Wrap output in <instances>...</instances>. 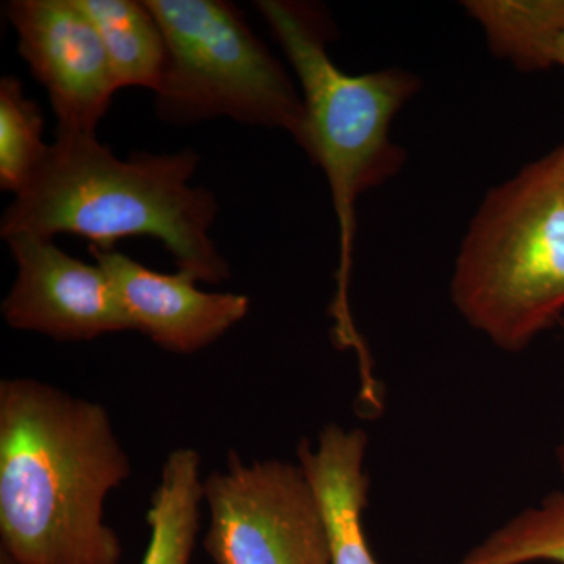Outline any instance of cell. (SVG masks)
Listing matches in <instances>:
<instances>
[{"label": "cell", "mask_w": 564, "mask_h": 564, "mask_svg": "<svg viewBox=\"0 0 564 564\" xmlns=\"http://www.w3.org/2000/svg\"><path fill=\"white\" fill-rule=\"evenodd\" d=\"M556 158H558L560 166H562V170L564 172V144L562 147L556 148L555 150Z\"/></svg>", "instance_id": "obj_18"}, {"label": "cell", "mask_w": 564, "mask_h": 564, "mask_svg": "<svg viewBox=\"0 0 564 564\" xmlns=\"http://www.w3.org/2000/svg\"><path fill=\"white\" fill-rule=\"evenodd\" d=\"M209 529L203 547L215 564H332L325 518L300 464L245 462L204 480Z\"/></svg>", "instance_id": "obj_6"}, {"label": "cell", "mask_w": 564, "mask_h": 564, "mask_svg": "<svg viewBox=\"0 0 564 564\" xmlns=\"http://www.w3.org/2000/svg\"><path fill=\"white\" fill-rule=\"evenodd\" d=\"M0 564H17L13 562V560L10 558L9 555L3 554V552H0Z\"/></svg>", "instance_id": "obj_19"}, {"label": "cell", "mask_w": 564, "mask_h": 564, "mask_svg": "<svg viewBox=\"0 0 564 564\" xmlns=\"http://www.w3.org/2000/svg\"><path fill=\"white\" fill-rule=\"evenodd\" d=\"M6 242L17 278L0 311L11 328L61 343L132 332L117 289L98 262L80 261L35 234H17Z\"/></svg>", "instance_id": "obj_8"}, {"label": "cell", "mask_w": 564, "mask_h": 564, "mask_svg": "<svg viewBox=\"0 0 564 564\" xmlns=\"http://www.w3.org/2000/svg\"><path fill=\"white\" fill-rule=\"evenodd\" d=\"M101 36L118 88L154 93L166 65L165 36L144 0H76Z\"/></svg>", "instance_id": "obj_13"}, {"label": "cell", "mask_w": 564, "mask_h": 564, "mask_svg": "<svg viewBox=\"0 0 564 564\" xmlns=\"http://www.w3.org/2000/svg\"><path fill=\"white\" fill-rule=\"evenodd\" d=\"M202 456L181 447L166 456L161 481L152 492L147 522L150 544L140 564H191L202 529Z\"/></svg>", "instance_id": "obj_11"}, {"label": "cell", "mask_w": 564, "mask_h": 564, "mask_svg": "<svg viewBox=\"0 0 564 564\" xmlns=\"http://www.w3.org/2000/svg\"><path fill=\"white\" fill-rule=\"evenodd\" d=\"M132 474L101 403L0 381V552L17 564H121L106 500Z\"/></svg>", "instance_id": "obj_1"}, {"label": "cell", "mask_w": 564, "mask_h": 564, "mask_svg": "<svg viewBox=\"0 0 564 564\" xmlns=\"http://www.w3.org/2000/svg\"><path fill=\"white\" fill-rule=\"evenodd\" d=\"M161 25L166 65L155 96L162 121L191 126L215 118L281 129L299 141L302 95L226 0H144Z\"/></svg>", "instance_id": "obj_5"}, {"label": "cell", "mask_w": 564, "mask_h": 564, "mask_svg": "<svg viewBox=\"0 0 564 564\" xmlns=\"http://www.w3.org/2000/svg\"><path fill=\"white\" fill-rule=\"evenodd\" d=\"M256 9L299 77L304 122L296 143L321 166L332 188L340 242L334 336L337 344L351 347L361 339L348 304L356 203L364 193L395 176L406 161L402 148L391 140V124L421 90L422 82L399 68L356 76L337 68L326 50L332 28L315 7L259 0Z\"/></svg>", "instance_id": "obj_3"}, {"label": "cell", "mask_w": 564, "mask_h": 564, "mask_svg": "<svg viewBox=\"0 0 564 564\" xmlns=\"http://www.w3.org/2000/svg\"><path fill=\"white\" fill-rule=\"evenodd\" d=\"M3 11L21 57L50 95L55 133L95 135L120 88L90 18L76 0H10Z\"/></svg>", "instance_id": "obj_7"}, {"label": "cell", "mask_w": 564, "mask_h": 564, "mask_svg": "<svg viewBox=\"0 0 564 564\" xmlns=\"http://www.w3.org/2000/svg\"><path fill=\"white\" fill-rule=\"evenodd\" d=\"M463 6L484 29L497 57L524 73L556 66L564 0H469Z\"/></svg>", "instance_id": "obj_12"}, {"label": "cell", "mask_w": 564, "mask_h": 564, "mask_svg": "<svg viewBox=\"0 0 564 564\" xmlns=\"http://www.w3.org/2000/svg\"><path fill=\"white\" fill-rule=\"evenodd\" d=\"M564 564V492L544 497L455 564Z\"/></svg>", "instance_id": "obj_14"}, {"label": "cell", "mask_w": 564, "mask_h": 564, "mask_svg": "<svg viewBox=\"0 0 564 564\" xmlns=\"http://www.w3.org/2000/svg\"><path fill=\"white\" fill-rule=\"evenodd\" d=\"M199 162L191 148L121 159L96 133H55L39 170L7 207L0 236L73 234L101 250H115L126 237H152L177 272L221 284L231 269L210 236L220 207L214 193L192 185Z\"/></svg>", "instance_id": "obj_2"}, {"label": "cell", "mask_w": 564, "mask_h": 564, "mask_svg": "<svg viewBox=\"0 0 564 564\" xmlns=\"http://www.w3.org/2000/svg\"><path fill=\"white\" fill-rule=\"evenodd\" d=\"M44 120L39 104L17 77L0 80V188L18 195L46 158Z\"/></svg>", "instance_id": "obj_15"}, {"label": "cell", "mask_w": 564, "mask_h": 564, "mask_svg": "<svg viewBox=\"0 0 564 564\" xmlns=\"http://www.w3.org/2000/svg\"><path fill=\"white\" fill-rule=\"evenodd\" d=\"M451 295L464 321L505 351L525 350L563 321L564 172L555 151L486 195Z\"/></svg>", "instance_id": "obj_4"}, {"label": "cell", "mask_w": 564, "mask_h": 564, "mask_svg": "<svg viewBox=\"0 0 564 564\" xmlns=\"http://www.w3.org/2000/svg\"><path fill=\"white\" fill-rule=\"evenodd\" d=\"M367 445L364 430L333 422L323 426L315 444L304 440L296 448L325 518L332 564H378L362 529L369 496V475L364 469Z\"/></svg>", "instance_id": "obj_10"}, {"label": "cell", "mask_w": 564, "mask_h": 564, "mask_svg": "<svg viewBox=\"0 0 564 564\" xmlns=\"http://www.w3.org/2000/svg\"><path fill=\"white\" fill-rule=\"evenodd\" d=\"M109 274L132 332L163 350L192 355L217 343L250 311L240 293L206 292L187 274L161 273L117 250L88 248Z\"/></svg>", "instance_id": "obj_9"}, {"label": "cell", "mask_w": 564, "mask_h": 564, "mask_svg": "<svg viewBox=\"0 0 564 564\" xmlns=\"http://www.w3.org/2000/svg\"><path fill=\"white\" fill-rule=\"evenodd\" d=\"M556 65L564 68V35L560 40L558 47H556Z\"/></svg>", "instance_id": "obj_17"}, {"label": "cell", "mask_w": 564, "mask_h": 564, "mask_svg": "<svg viewBox=\"0 0 564 564\" xmlns=\"http://www.w3.org/2000/svg\"><path fill=\"white\" fill-rule=\"evenodd\" d=\"M560 325H562L564 329V318L562 322H560ZM556 463H558L560 473H562V477L564 480V434L562 443H560L558 447H556Z\"/></svg>", "instance_id": "obj_16"}]
</instances>
